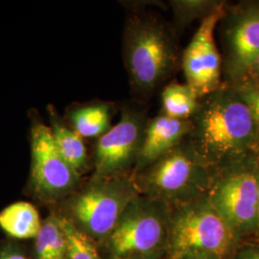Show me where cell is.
<instances>
[{"instance_id": "4", "label": "cell", "mask_w": 259, "mask_h": 259, "mask_svg": "<svg viewBox=\"0 0 259 259\" xmlns=\"http://www.w3.org/2000/svg\"><path fill=\"white\" fill-rule=\"evenodd\" d=\"M123 50L131 84L143 95L156 90L177 65L175 41L166 28L154 18L137 16L127 21Z\"/></svg>"}, {"instance_id": "19", "label": "cell", "mask_w": 259, "mask_h": 259, "mask_svg": "<svg viewBox=\"0 0 259 259\" xmlns=\"http://www.w3.org/2000/svg\"><path fill=\"white\" fill-rule=\"evenodd\" d=\"M177 24L182 27L196 19H205L222 7V2L212 0H174L170 2Z\"/></svg>"}, {"instance_id": "20", "label": "cell", "mask_w": 259, "mask_h": 259, "mask_svg": "<svg viewBox=\"0 0 259 259\" xmlns=\"http://www.w3.org/2000/svg\"><path fill=\"white\" fill-rule=\"evenodd\" d=\"M233 85L243 101L249 107L259 130V85L247 81H239Z\"/></svg>"}, {"instance_id": "12", "label": "cell", "mask_w": 259, "mask_h": 259, "mask_svg": "<svg viewBox=\"0 0 259 259\" xmlns=\"http://www.w3.org/2000/svg\"><path fill=\"white\" fill-rule=\"evenodd\" d=\"M190 131V119H175L161 113L148 121L134 175L176 148L187 138Z\"/></svg>"}, {"instance_id": "22", "label": "cell", "mask_w": 259, "mask_h": 259, "mask_svg": "<svg viewBox=\"0 0 259 259\" xmlns=\"http://www.w3.org/2000/svg\"><path fill=\"white\" fill-rule=\"evenodd\" d=\"M235 259H259V250L255 248H245L238 252Z\"/></svg>"}, {"instance_id": "13", "label": "cell", "mask_w": 259, "mask_h": 259, "mask_svg": "<svg viewBox=\"0 0 259 259\" xmlns=\"http://www.w3.org/2000/svg\"><path fill=\"white\" fill-rule=\"evenodd\" d=\"M50 130L56 148L61 156L81 175L89 164V156L83 139L65 124L53 105L47 106Z\"/></svg>"}, {"instance_id": "1", "label": "cell", "mask_w": 259, "mask_h": 259, "mask_svg": "<svg viewBox=\"0 0 259 259\" xmlns=\"http://www.w3.org/2000/svg\"><path fill=\"white\" fill-rule=\"evenodd\" d=\"M190 121L186 140L213 172L258 155V128L233 84L201 98Z\"/></svg>"}, {"instance_id": "10", "label": "cell", "mask_w": 259, "mask_h": 259, "mask_svg": "<svg viewBox=\"0 0 259 259\" xmlns=\"http://www.w3.org/2000/svg\"><path fill=\"white\" fill-rule=\"evenodd\" d=\"M226 14L224 5L202 20L183 56L186 83L199 99L221 85L222 57L215 41V30Z\"/></svg>"}, {"instance_id": "8", "label": "cell", "mask_w": 259, "mask_h": 259, "mask_svg": "<svg viewBox=\"0 0 259 259\" xmlns=\"http://www.w3.org/2000/svg\"><path fill=\"white\" fill-rule=\"evenodd\" d=\"M31 117V170L28 189L37 200L57 204L73 194L81 183V175L56 148L51 130L38 113Z\"/></svg>"}, {"instance_id": "17", "label": "cell", "mask_w": 259, "mask_h": 259, "mask_svg": "<svg viewBox=\"0 0 259 259\" xmlns=\"http://www.w3.org/2000/svg\"><path fill=\"white\" fill-rule=\"evenodd\" d=\"M163 114L175 119H190L200 99L187 83H170L161 94Z\"/></svg>"}, {"instance_id": "3", "label": "cell", "mask_w": 259, "mask_h": 259, "mask_svg": "<svg viewBox=\"0 0 259 259\" xmlns=\"http://www.w3.org/2000/svg\"><path fill=\"white\" fill-rule=\"evenodd\" d=\"M212 177L185 139L133 179L139 194L174 207L207 194Z\"/></svg>"}, {"instance_id": "18", "label": "cell", "mask_w": 259, "mask_h": 259, "mask_svg": "<svg viewBox=\"0 0 259 259\" xmlns=\"http://www.w3.org/2000/svg\"><path fill=\"white\" fill-rule=\"evenodd\" d=\"M58 214L68 243L67 259H101L94 242L77 229L69 219Z\"/></svg>"}, {"instance_id": "2", "label": "cell", "mask_w": 259, "mask_h": 259, "mask_svg": "<svg viewBox=\"0 0 259 259\" xmlns=\"http://www.w3.org/2000/svg\"><path fill=\"white\" fill-rule=\"evenodd\" d=\"M236 237L207 193L171 207L167 258L229 259Z\"/></svg>"}, {"instance_id": "11", "label": "cell", "mask_w": 259, "mask_h": 259, "mask_svg": "<svg viewBox=\"0 0 259 259\" xmlns=\"http://www.w3.org/2000/svg\"><path fill=\"white\" fill-rule=\"evenodd\" d=\"M227 19L224 34L225 69L236 83L250 73L259 55V3L235 11Z\"/></svg>"}, {"instance_id": "14", "label": "cell", "mask_w": 259, "mask_h": 259, "mask_svg": "<svg viewBox=\"0 0 259 259\" xmlns=\"http://www.w3.org/2000/svg\"><path fill=\"white\" fill-rule=\"evenodd\" d=\"M111 105L96 102L72 108L67 112L70 127L83 139L100 138L111 129Z\"/></svg>"}, {"instance_id": "24", "label": "cell", "mask_w": 259, "mask_h": 259, "mask_svg": "<svg viewBox=\"0 0 259 259\" xmlns=\"http://www.w3.org/2000/svg\"><path fill=\"white\" fill-rule=\"evenodd\" d=\"M256 176H257V181H258V204H257V218H256V228L255 231L259 233V160L256 167Z\"/></svg>"}, {"instance_id": "6", "label": "cell", "mask_w": 259, "mask_h": 259, "mask_svg": "<svg viewBox=\"0 0 259 259\" xmlns=\"http://www.w3.org/2000/svg\"><path fill=\"white\" fill-rule=\"evenodd\" d=\"M171 207L139 194L127 206L111 235L116 259H153L166 250Z\"/></svg>"}, {"instance_id": "5", "label": "cell", "mask_w": 259, "mask_h": 259, "mask_svg": "<svg viewBox=\"0 0 259 259\" xmlns=\"http://www.w3.org/2000/svg\"><path fill=\"white\" fill-rule=\"evenodd\" d=\"M139 192L133 176L93 178L63 201L61 215L92 240L108 239Z\"/></svg>"}, {"instance_id": "16", "label": "cell", "mask_w": 259, "mask_h": 259, "mask_svg": "<svg viewBox=\"0 0 259 259\" xmlns=\"http://www.w3.org/2000/svg\"><path fill=\"white\" fill-rule=\"evenodd\" d=\"M68 243L59 214L51 211L36 237L37 259H67Z\"/></svg>"}, {"instance_id": "15", "label": "cell", "mask_w": 259, "mask_h": 259, "mask_svg": "<svg viewBox=\"0 0 259 259\" xmlns=\"http://www.w3.org/2000/svg\"><path fill=\"white\" fill-rule=\"evenodd\" d=\"M41 223L36 207L28 202L10 204L0 212V228L19 239L36 238Z\"/></svg>"}, {"instance_id": "9", "label": "cell", "mask_w": 259, "mask_h": 259, "mask_svg": "<svg viewBox=\"0 0 259 259\" xmlns=\"http://www.w3.org/2000/svg\"><path fill=\"white\" fill-rule=\"evenodd\" d=\"M147 123L139 111H122L119 121L97 140L93 178L127 176L139 159Z\"/></svg>"}, {"instance_id": "7", "label": "cell", "mask_w": 259, "mask_h": 259, "mask_svg": "<svg viewBox=\"0 0 259 259\" xmlns=\"http://www.w3.org/2000/svg\"><path fill=\"white\" fill-rule=\"evenodd\" d=\"M257 163V158L251 157L213 172L209 200L236 236L256 228Z\"/></svg>"}, {"instance_id": "23", "label": "cell", "mask_w": 259, "mask_h": 259, "mask_svg": "<svg viewBox=\"0 0 259 259\" xmlns=\"http://www.w3.org/2000/svg\"><path fill=\"white\" fill-rule=\"evenodd\" d=\"M250 73H253V75L256 77V79L258 80L259 82V55L258 57L255 59L254 63L251 65Z\"/></svg>"}, {"instance_id": "21", "label": "cell", "mask_w": 259, "mask_h": 259, "mask_svg": "<svg viewBox=\"0 0 259 259\" xmlns=\"http://www.w3.org/2000/svg\"><path fill=\"white\" fill-rule=\"evenodd\" d=\"M0 259H29L27 256L16 248H6L0 251Z\"/></svg>"}]
</instances>
